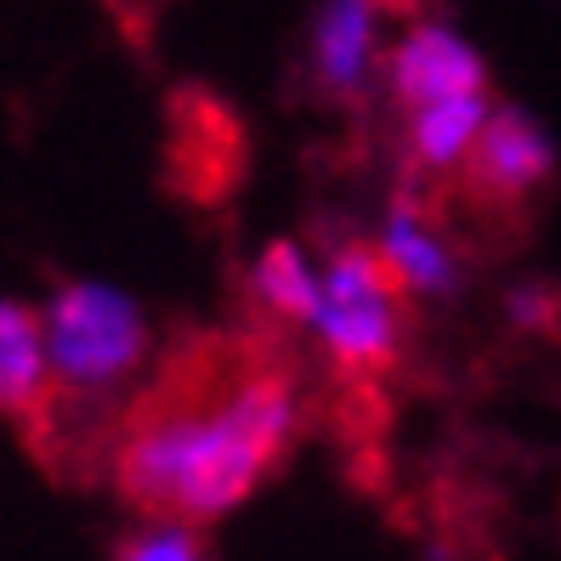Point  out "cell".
<instances>
[{"instance_id": "8", "label": "cell", "mask_w": 561, "mask_h": 561, "mask_svg": "<svg viewBox=\"0 0 561 561\" xmlns=\"http://www.w3.org/2000/svg\"><path fill=\"white\" fill-rule=\"evenodd\" d=\"M51 414V363L41 312L23 301H0V420L46 425Z\"/></svg>"}, {"instance_id": "12", "label": "cell", "mask_w": 561, "mask_h": 561, "mask_svg": "<svg viewBox=\"0 0 561 561\" xmlns=\"http://www.w3.org/2000/svg\"><path fill=\"white\" fill-rule=\"evenodd\" d=\"M550 318V295L545 289H516L511 295V323L516 329H539Z\"/></svg>"}, {"instance_id": "9", "label": "cell", "mask_w": 561, "mask_h": 561, "mask_svg": "<svg viewBox=\"0 0 561 561\" xmlns=\"http://www.w3.org/2000/svg\"><path fill=\"white\" fill-rule=\"evenodd\" d=\"M493 103L488 91L477 96H448V103H432V108H414L409 114V164L420 176H454L466 171V159L482 137Z\"/></svg>"}, {"instance_id": "1", "label": "cell", "mask_w": 561, "mask_h": 561, "mask_svg": "<svg viewBox=\"0 0 561 561\" xmlns=\"http://www.w3.org/2000/svg\"><path fill=\"white\" fill-rule=\"evenodd\" d=\"M301 437V386L273 357L187 352L125 409L108 448L114 493L153 522L233 516Z\"/></svg>"}, {"instance_id": "11", "label": "cell", "mask_w": 561, "mask_h": 561, "mask_svg": "<svg viewBox=\"0 0 561 561\" xmlns=\"http://www.w3.org/2000/svg\"><path fill=\"white\" fill-rule=\"evenodd\" d=\"M108 561H216L210 545L199 527H187V522H153L142 516L130 534L114 545Z\"/></svg>"}, {"instance_id": "4", "label": "cell", "mask_w": 561, "mask_h": 561, "mask_svg": "<svg viewBox=\"0 0 561 561\" xmlns=\"http://www.w3.org/2000/svg\"><path fill=\"white\" fill-rule=\"evenodd\" d=\"M386 85L414 114V108L448 103V96L488 91V62H482V51L459 35L454 23L425 18V23H414L409 35L386 51Z\"/></svg>"}, {"instance_id": "6", "label": "cell", "mask_w": 561, "mask_h": 561, "mask_svg": "<svg viewBox=\"0 0 561 561\" xmlns=\"http://www.w3.org/2000/svg\"><path fill=\"white\" fill-rule=\"evenodd\" d=\"M375 255L391 273V284L403 289V301H448L466 284V267H459L454 244L443 239V227L425 216L414 193H398L386 205V216L375 227Z\"/></svg>"}, {"instance_id": "3", "label": "cell", "mask_w": 561, "mask_h": 561, "mask_svg": "<svg viewBox=\"0 0 561 561\" xmlns=\"http://www.w3.org/2000/svg\"><path fill=\"white\" fill-rule=\"evenodd\" d=\"M323 284H318V312L307 323V335L323 346V357L341 375L369 380L386 375L403 357L409 335V301L380 267L375 244H335L323 261Z\"/></svg>"}, {"instance_id": "2", "label": "cell", "mask_w": 561, "mask_h": 561, "mask_svg": "<svg viewBox=\"0 0 561 561\" xmlns=\"http://www.w3.org/2000/svg\"><path fill=\"white\" fill-rule=\"evenodd\" d=\"M41 335L51 363V414H108L130 398L148 369L153 329L148 312L119 284L75 278L41 307Z\"/></svg>"}, {"instance_id": "10", "label": "cell", "mask_w": 561, "mask_h": 561, "mask_svg": "<svg viewBox=\"0 0 561 561\" xmlns=\"http://www.w3.org/2000/svg\"><path fill=\"white\" fill-rule=\"evenodd\" d=\"M318 284H323V267L295 239H273L250 261V301L273 323L307 329L318 312Z\"/></svg>"}, {"instance_id": "5", "label": "cell", "mask_w": 561, "mask_h": 561, "mask_svg": "<svg viewBox=\"0 0 561 561\" xmlns=\"http://www.w3.org/2000/svg\"><path fill=\"white\" fill-rule=\"evenodd\" d=\"M459 176L482 205H522L556 176V142L527 108H493Z\"/></svg>"}, {"instance_id": "7", "label": "cell", "mask_w": 561, "mask_h": 561, "mask_svg": "<svg viewBox=\"0 0 561 561\" xmlns=\"http://www.w3.org/2000/svg\"><path fill=\"white\" fill-rule=\"evenodd\" d=\"M380 62V0H323L312 18V80L329 96H357Z\"/></svg>"}]
</instances>
